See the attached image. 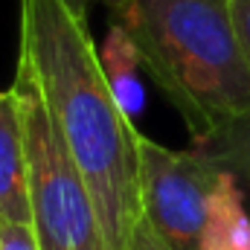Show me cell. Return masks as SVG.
Listing matches in <instances>:
<instances>
[{"label":"cell","instance_id":"277c9868","mask_svg":"<svg viewBox=\"0 0 250 250\" xmlns=\"http://www.w3.org/2000/svg\"><path fill=\"white\" fill-rule=\"evenodd\" d=\"M224 172L198 151H175L137 137V181L143 218L172 250H198Z\"/></svg>","mask_w":250,"mask_h":250},{"label":"cell","instance_id":"ba28073f","mask_svg":"<svg viewBox=\"0 0 250 250\" xmlns=\"http://www.w3.org/2000/svg\"><path fill=\"white\" fill-rule=\"evenodd\" d=\"M99 62H102L105 82L114 90L120 108L128 117L140 114V108H143V87H140V79H137V64L140 62H137L134 44L128 41V35H125V29L120 23H114L108 29L105 47L99 50Z\"/></svg>","mask_w":250,"mask_h":250},{"label":"cell","instance_id":"6da1fadb","mask_svg":"<svg viewBox=\"0 0 250 250\" xmlns=\"http://www.w3.org/2000/svg\"><path fill=\"white\" fill-rule=\"evenodd\" d=\"M18 70L35 84L50 123L90 195L108 250H128L140 221L137 137L105 82L87 21L64 0H21Z\"/></svg>","mask_w":250,"mask_h":250},{"label":"cell","instance_id":"8992f818","mask_svg":"<svg viewBox=\"0 0 250 250\" xmlns=\"http://www.w3.org/2000/svg\"><path fill=\"white\" fill-rule=\"evenodd\" d=\"M195 151L218 166L242 192V201L250 212V111L239 114L233 123L218 128L215 134L195 143Z\"/></svg>","mask_w":250,"mask_h":250},{"label":"cell","instance_id":"30bf717a","mask_svg":"<svg viewBox=\"0 0 250 250\" xmlns=\"http://www.w3.org/2000/svg\"><path fill=\"white\" fill-rule=\"evenodd\" d=\"M230 18H233V29L245 53V62L250 67V0H230Z\"/></svg>","mask_w":250,"mask_h":250},{"label":"cell","instance_id":"8fae6325","mask_svg":"<svg viewBox=\"0 0 250 250\" xmlns=\"http://www.w3.org/2000/svg\"><path fill=\"white\" fill-rule=\"evenodd\" d=\"M128 250H172L163 239L160 233L140 215V221L134 224V233H131V242H128Z\"/></svg>","mask_w":250,"mask_h":250},{"label":"cell","instance_id":"3957f363","mask_svg":"<svg viewBox=\"0 0 250 250\" xmlns=\"http://www.w3.org/2000/svg\"><path fill=\"white\" fill-rule=\"evenodd\" d=\"M15 93L21 102L23 148H26V192L32 230L41 250H108L90 195L79 178L64 143L35 84L15 70Z\"/></svg>","mask_w":250,"mask_h":250},{"label":"cell","instance_id":"7c38bea8","mask_svg":"<svg viewBox=\"0 0 250 250\" xmlns=\"http://www.w3.org/2000/svg\"><path fill=\"white\" fill-rule=\"evenodd\" d=\"M67 3V9L73 12V15H79V18H84L87 21V12H90V6H96V3H105V6H117L120 0H64Z\"/></svg>","mask_w":250,"mask_h":250},{"label":"cell","instance_id":"7a4b0ae2","mask_svg":"<svg viewBox=\"0 0 250 250\" xmlns=\"http://www.w3.org/2000/svg\"><path fill=\"white\" fill-rule=\"evenodd\" d=\"M111 12L195 143L250 111V67L230 0H120Z\"/></svg>","mask_w":250,"mask_h":250},{"label":"cell","instance_id":"52a82bcc","mask_svg":"<svg viewBox=\"0 0 250 250\" xmlns=\"http://www.w3.org/2000/svg\"><path fill=\"white\" fill-rule=\"evenodd\" d=\"M198 250H250V212L242 201V192L227 175L215 189Z\"/></svg>","mask_w":250,"mask_h":250},{"label":"cell","instance_id":"5b68a950","mask_svg":"<svg viewBox=\"0 0 250 250\" xmlns=\"http://www.w3.org/2000/svg\"><path fill=\"white\" fill-rule=\"evenodd\" d=\"M0 221L32 224L21 102L15 87L0 90Z\"/></svg>","mask_w":250,"mask_h":250},{"label":"cell","instance_id":"9c48e42d","mask_svg":"<svg viewBox=\"0 0 250 250\" xmlns=\"http://www.w3.org/2000/svg\"><path fill=\"white\" fill-rule=\"evenodd\" d=\"M0 250H41L32 224L0 221Z\"/></svg>","mask_w":250,"mask_h":250}]
</instances>
